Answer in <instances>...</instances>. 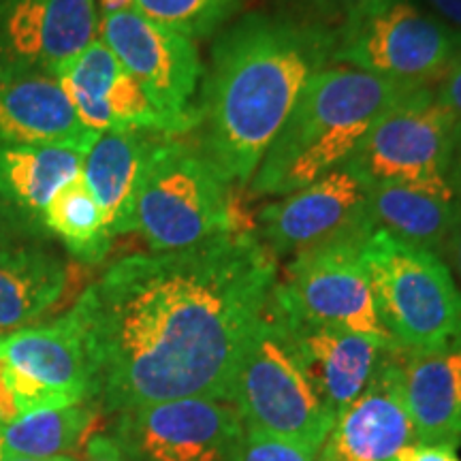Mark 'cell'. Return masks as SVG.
I'll use <instances>...</instances> for the list:
<instances>
[{"mask_svg":"<svg viewBox=\"0 0 461 461\" xmlns=\"http://www.w3.org/2000/svg\"><path fill=\"white\" fill-rule=\"evenodd\" d=\"M43 230L60 240L71 257L88 265L101 263L113 244L105 214L82 176L51 197L43 212Z\"/></svg>","mask_w":461,"mask_h":461,"instance_id":"obj_24","label":"cell"},{"mask_svg":"<svg viewBox=\"0 0 461 461\" xmlns=\"http://www.w3.org/2000/svg\"><path fill=\"white\" fill-rule=\"evenodd\" d=\"M316 455H319V448L246 429L241 461H316Z\"/></svg>","mask_w":461,"mask_h":461,"instance_id":"obj_28","label":"cell"},{"mask_svg":"<svg viewBox=\"0 0 461 461\" xmlns=\"http://www.w3.org/2000/svg\"><path fill=\"white\" fill-rule=\"evenodd\" d=\"M233 188L199 143L163 135L135 203V233L152 252L197 248L240 229Z\"/></svg>","mask_w":461,"mask_h":461,"instance_id":"obj_4","label":"cell"},{"mask_svg":"<svg viewBox=\"0 0 461 461\" xmlns=\"http://www.w3.org/2000/svg\"><path fill=\"white\" fill-rule=\"evenodd\" d=\"M370 186L374 227L419 250L445 258L461 230L457 197L420 193L402 186Z\"/></svg>","mask_w":461,"mask_h":461,"instance_id":"obj_21","label":"cell"},{"mask_svg":"<svg viewBox=\"0 0 461 461\" xmlns=\"http://www.w3.org/2000/svg\"><path fill=\"white\" fill-rule=\"evenodd\" d=\"M414 88L333 65L305 86L258 163L252 197H285L344 167L374 122Z\"/></svg>","mask_w":461,"mask_h":461,"instance_id":"obj_3","label":"cell"},{"mask_svg":"<svg viewBox=\"0 0 461 461\" xmlns=\"http://www.w3.org/2000/svg\"><path fill=\"white\" fill-rule=\"evenodd\" d=\"M447 180H448V186H451L455 197L461 201V120L457 122V129H455Z\"/></svg>","mask_w":461,"mask_h":461,"instance_id":"obj_33","label":"cell"},{"mask_svg":"<svg viewBox=\"0 0 461 461\" xmlns=\"http://www.w3.org/2000/svg\"><path fill=\"white\" fill-rule=\"evenodd\" d=\"M274 299L305 376L333 419L367 389L389 350L400 348L350 331L314 325L288 312L276 293Z\"/></svg>","mask_w":461,"mask_h":461,"instance_id":"obj_16","label":"cell"},{"mask_svg":"<svg viewBox=\"0 0 461 461\" xmlns=\"http://www.w3.org/2000/svg\"><path fill=\"white\" fill-rule=\"evenodd\" d=\"M95 414L96 408L92 403L20 414L0 428V455L3 459H45L67 455L82 442Z\"/></svg>","mask_w":461,"mask_h":461,"instance_id":"obj_23","label":"cell"},{"mask_svg":"<svg viewBox=\"0 0 461 461\" xmlns=\"http://www.w3.org/2000/svg\"><path fill=\"white\" fill-rule=\"evenodd\" d=\"M3 461H77V459L68 457V455H58V457H45V459H31V457L17 459V457H11V459H3Z\"/></svg>","mask_w":461,"mask_h":461,"instance_id":"obj_38","label":"cell"},{"mask_svg":"<svg viewBox=\"0 0 461 461\" xmlns=\"http://www.w3.org/2000/svg\"><path fill=\"white\" fill-rule=\"evenodd\" d=\"M3 333H5V331H3V330H0V336H3Z\"/></svg>","mask_w":461,"mask_h":461,"instance_id":"obj_39","label":"cell"},{"mask_svg":"<svg viewBox=\"0 0 461 461\" xmlns=\"http://www.w3.org/2000/svg\"><path fill=\"white\" fill-rule=\"evenodd\" d=\"M434 90L438 101H440L455 118L461 120V34H457V39H455L451 60H448L445 73H442L440 79L436 82Z\"/></svg>","mask_w":461,"mask_h":461,"instance_id":"obj_29","label":"cell"},{"mask_svg":"<svg viewBox=\"0 0 461 461\" xmlns=\"http://www.w3.org/2000/svg\"><path fill=\"white\" fill-rule=\"evenodd\" d=\"M457 122L434 86L414 88L380 115L346 165L372 186L455 197L447 173Z\"/></svg>","mask_w":461,"mask_h":461,"instance_id":"obj_8","label":"cell"},{"mask_svg":"<svg viewBox=\"0 0 461 461\" xmlns=\"http://www.w3.org/2000/svg\"><path fill=\"white\" fill-rule=\"evenodd\" d=\"M333 31L278 11H246L216 34L197 143L230 186L250 184L305 86L333 67Z\"/></svg>","mask_w":461,"mask_h":461,"instance_id":"obj_2","label":"cell"},{"mask_svg":"<svg viewBox=\"0 0 461 461\" xmlns=\"http://www.w3.org/2000/svg\"><path fill=\"white\" fill-rule=\"evenodd\" d=\"M96 135L86 129L54 77L0 79V148L71 146L88 152Z\"/></svg>","mask_w":461,"mask_h":461,"instance_id":"obj_18","label":"cell"},{"mask_svg":"<svg viewBox=\"0 0 461 461\" xmlns=\"http://www.w3.org/2000/svg\"><path fill=\"white\" fill-rule=\"evenodd\" d=\"M363 244L325 246L288 258L274 293L299 319L395 346L378 319L370 276L361 258Z\"/></svg>","mask_w":461,"mask_h":461,"instance_id":"obj_12","label":"cell"},{"mask_svg":"<svg viewBox=\"0 0 461 461\" xmlns=\"http://www.w3.org/2000/svg\"><path fill=\"white\" fill-rule=\"evenodd\" d=\"M11 230H15L11 227V222L7 221V216L3 214V210H0V244H9V233Z\"/></svg>","mask_w":461,"mask_h":461,"instance_id":"obj_37","label":"cell"},{"mask_svg":"<svg viewBox=\"0 0 461 461\" xmlns=\"http://www.w3.org/2000/svg\"><path fill=\"white\" fill-rule=\"evenodd\" d=\"M17 417H20V414H17L14 397H11L7 384H5L3 376H0V428L11 423V420L17 419Z\"/></svg>","mask_w":461,"mask_h":461,"instance_id":"obj_34","label":"cell"},{"mask_svg":"<svg viewBox=\"0 0 461 461\" xmlns=\"http://www.w3.org/2000/svg\"><path fill=\"white\" fill-rule=\"evenodd\" d=\"M99 15H113L124 14V11H137V0H95Z\"/></svg>","mask_w":461,"mask_h":461,"instance_id":"obj_35","label":"cell"},{"mask_svg":"<svg viewBox=\"0 0 461 461\" xmlns=\"http://www.w3.org/2000/svg\"><path fill=\"white\" fill-rule=\"evenodd\" d=\"M122 68L113 51L96 37L88 48L79 51L54 75L67 99L71 101L75 113L92 132L113 131L107 95Z\"/></svg>","mask_w":461,"mask_h":461,"instance_id":"obj_25","label":"cell"},{"mask_svg":"<svg viewBox=\"0 0 461 461\" xmlns=\"http://www.w3.org/2000/svg\"><path fill=\"white\" fill-rule=\"evenodd\" d=\"M229 402L246 429L319 448L333 428L282 321L274 291L248 336L230 383Z\"/></svg>","mask_w":461,"mask_h":461,"instance_id":"obj_6","label":"cell"},{"mask_svg":"<svg viewBox=\"0 0 461 461\" xmlns=\"http://www.w3.org/2000/svg\"><path fill=\"white\" fill-rule=\"evenodd\" d=\"M361 258L378 319L395 346L412 353L461 348V288L445 258L378 229Z\"/></svg>","mask_w":461,"mask_h":461,"instance_id":"obj_5","label":"cell"},{"mask_svg":"<svg viewBox=\"0 0 461 461\" xmlns=\"http://www.w3.org/2000/svg\"><path fill=\"white\" fill-rule=\"evenodd\" d=\"M276 282L278 261L252 230L118 258L67 312L88 357L90 403L113 417L184 397L229 402Z\"/></svg>","mask_w":461,"mask_h":461,"instance_id":"obj_1","label":"cell"},{"mask_svg":"<svg viewBox=\"0 0 461 461\" xmlns=\"http://www.w3.org/2000/svg\"><path fill=\"white\" fill-rule=\"evenodd\" d=\"M397 350H389L367 389L338 414L316 461H400L403 448L417 442L400 389Z\"/></svg>","mask_w":461,"mask_h":461,"instance_id":"obj_15","label":"cell"},{"mask_svg":"<svg viewBox=\"0 0 461 461\" xmlns=\"http://www.w3.org/2000/svg\"><path fill=\"white\" fill-rule=\"evenodd\" d=\"M448 31L461 34V0H419Z\"/></svg>","mask_w":461,"mask_h":461,"instance_id":"obj_30","label":"cell"},{"mask_svg":"<svg viewBox=\"0 0 461 461\" xmlns=\"http://www.w3.org/2000/svg\"><path fill=\"white\" fill-rule=\"evenodd\" d=\"M445 263L448 265V269H451L455 280H457V285L461 288V230L457 233V238L451 241V246H448V250L445 255Z\"/></svg>","mask_w":461,"mask_h":461,"instance_id":"obj_36","label":"cell"},{"mask_svg":"<svg viewBox=\"0 0 461 461\" xmlns=\"http://www.w3.org/2000/svg\"><path fill=\"white\" fill-rule=\"evenodd\" d=\"M84 149L71 146L0 148V210L14 229L43 230V212L65 184L82 176Z\"/></svg>","mask_w":461,"mask_h":461,"instance_id":"obj_20","label":"cell"},{"mask_svg":"<svg viewBox=\"0 0 461 461\" xmlns=\"http://www.w3.org/2000/svg\"><path fill=\"white\" fill-rule=\"evenodd\" d=\"M0 376L17 414L90 403L86 348L71 316L0 336Z\"/></svg>","mask_w":461,"mask_h":461,"instance_id":"obj_13","label":"cell"},{"mask_svg":"<svg viewBox=\"0 0 461 461\" xmlns=\"http://www.w3.org/2000/svg\"><path fill=\"white\" fill-rule=\"evenodd\" d=\"M95 0H0V79L48 75L99 37Z\"/></svg>","mask_w":461,"mask_h":461,"instance_id":"obj_14","label":"cell"},{"mask_svg":"<svg viewBox=\"0 0 461 461\" xmlns=\"http://www.w3.org/2000/svg\"><path fill=\"white\" fill-rule=\"evenodd\" d=\"M374 230L370 186L348 165L269 201L257 214V238L276 261L325 246L363 244Z\"/></svg>","mask_w":461,"mask_h":461,"instance_id":"obj_10","label":"cell"},{"mask_svg":"<svg viewBox=\"0 0 461 461\" xmlns=\"http://www.w3.org/2000/svg\"><path fill=\"white\" fill-rule=\"evenodd\" d=\"M397 374L417 445L461 447V348L397 350Z\"/></svg>","mask_w":461,"mask_h":461,"instance_id":"obj_17","label":"cell"},{"mask_svg":"<svg viewBox=\"0 0 461 461\" xmlns=\"http://www.w3.org/2000/svg\"><path fill=\"white\" fill-rule=\"evenodd\" d=\"M160 132L120 129L96 135L84 154L82 177L112 235L135 233V203Z\"/></svg>","mask_w":461,"mask_h":461,"instance_id":"obj_19","label":"cell"},{"mask_svg":"<svg viewBox=\"0 0 461 461\" xmlns=\"http://www.w3.org/2000/svg\"><path fill=\"white\" fill-rule=\"evenodd\" d=\"M99 39L146 88L173 135L199 129L201 115L194 96L205 68L194 41L154 24L140 11L101 17Z\"/></svg>","mask_w":461,"mask_h":461,"instance_id":"obj_11","label":"cell"},{"mask_svg":"<svg viewBox=\"0 0 461 461\" xmlns=\"http://www.w3.org/2000/svg\"><path fill=\"white\" fill-rule=\"evenodd\" d=\"M68 269L41 248L0 244V330L41 319L65 295Z\"/></svg>","mask_w":461,"mask_h":461,"instance_id":"obj_22","label":"cell"},{"mask_svg":"<svg viewBox=\"0 0 461 461\" xmlns=\"http://www.w3.org/2000/svg\"><path fill=\"white\" fill-rule=\"evenodd\" d=\"M86 461H126L109 434H95L86 445Z\"/></svg>","mask_w":461,"mask_h":461,"instance_id":"obj_32","label":"cell"},{"mask_svg":"<svg viewBox=\"0 0 461 461\" xmlns=\"http://www.w3.org/2000/svg\"><path fill=\"white\" fill-rule=\"evenodd\" d=\"M109 436L126 461H241L246 425L230 402L184 397L113 414Z\"/></svg>","mask_w":461,"mask_h":461,"instance_id":"obj_9","label":"cell"},{"mask_svg":"<svg viewBox=\"0 0 461 461\" xmlns=\"http://www.w3.org/2000/svg\"><path fill=\"white\" fill-rule=\"evenodd\" d=\"M274 11L293 20L327 28L336 32L339 26L372 0H272Z\"/></svg>","mask_w":461,"mask_h":461,"instance_id":"obj_27","label":"cell"},{"mask_svg":"<svg viewBox=\"0 0 461 461\" xmlns=\"http://www.w3.org/2000/svg\"><path fill=\"white\" fill-rule=\"evenodd\" d=\"M400 461H461L457 451L451 447H431V445H411L403 448Z\"/></svg>","mask_w":461,"mask_h":461,"instance_id":"obj_31","label":"cell"},{"mask_svg":"<svg viewBox=\"0 0 461 461\" xmlns=\"http://www.w3.org/2000/svg\"><path fill=\"white\" fill-rule=\"evenodd\" d=\"M248 0H137V11L154 24L190 41L216 37L244 14Z\"/></svg>","mask_w":461,"mask_h":461,"instance_id":"obj_26","label":"cell"},{"mask_svg":"<svg viewBox=\"0 0 461 461\" xmlns=\"http://www.w3.org/2000/svg\"><path fill=\"white\" fill-rule=\"evenodd\" d=\"M333 34V65L408 88L436 86L457 39L419 0H372Z\"/></svg>","mask_w":461,"mask_h":461,"instance_id":"obj_7","label":"cell"}]
</instances>
